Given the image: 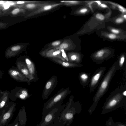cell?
I'll list each match as a JSON object with an SVG mask.
<instances>
[{
    "instance_id": "cell-22",
    "label": "cell",
    "mask_w": 126,
    "mask_h": 126,
    "mask_svg": "<svg viewBox=\"0 0 126 126\" xmlns=\"http://www.w3.org/2000/svg\"><path fill=\"white\" fill-rule=\"evenodd\" d=\"M125 57L124 55H122L118 61V68H123L125 62Z\"/></svg>"
},
{
    "instance_id": "cell-21",
    "label": "cell",
    "mask_w": 126,
    "mask_h": 126,
    "mask_svg": "<svg viewBox=\"0 0 126 126\" xmlns=\"http://www.w3.org/2000/svg\"><path fill=\"white\" fill-rule=\"evenodd\" d=\"M63 41V40H59L54 41L48 45V48H56L59 46Z\"/></svg>"
},
{
    "instance_id": "cell-10",
    "label": "cell",
    "mask_w": 126,
    "mask_h": 126,
    "mask_svg": "<svg viewBox=\"0 0 126 126\" xmlns=\"http://www.w3.org/2000/svg\"><path fill=\"white\" fill-rule=\"evenodd\" d=\"M64 5V4L61 2L56 3L53 2L45 5L37 10L32 12L28 16L30 17L35 16L52 9L59 6Z\"/></svg>"
},
{
    "instance_id": "cell-36",
    "label": "cell",
    "mask_w": 126,
    "mask_h": 126,
    "mask_svg": "<svg viewBox=\"0 0 126 126\" xmlns=\"http://www.w3.org/2000/svg\"><path fill=\"white\" fill-rule=\"evenodd\" d=\"M10 4H6L4 5V8L5 9L8 8L9 7Z\"/></svg>"
},
{
    "instance_id": "cell-25",
    "label": "cell",
    "mask_w": 126,
    "mask_h": 126,
    "mask_svg": "<svg viewBox=\"0 0 126 126\" xmlns=\"http://www.w3.org/2000/svg\"><path fill=\"white\" fill-rule=\"evenodd\" d=\"M61 51L62 52V56L63 58H64L66 61L68 62L69 60L68 57L64 50L63 49H61Z\"/></svg>"
},
{
    "instance_id": "cell-14",
    "label": "cell",
    "mask_w": 126,
    "mask_h": 126,
    "mask_svg": "<svg viewBox=\"0 0 126 126\" xmlns=\"http://www.w3.org/2000/svg\"><path fill=\"white\" fill-rule=\"evenodd\" d=\"M56 83V81L54 82L53 78H52L47 83L43 93L42 97L43 100L48 98L49 94H50V92L52 91V88L54 87V85Z\"/></svg>"
},
{
    "instance_id": "cell-23",
    "label": "cell",
    "mask_w": 126,
    "mask_h": 126,
    "mask_svg": "<svg viewBox=\"0 0 126 126\" xmlns=\"http://www.w3.org/2000/svg\"><path fill=\"white\" fill-rule=\"evenodd\" d=\"M50 126H66L63 122L60 121L59 119L54 121V123Z\"/></svg>"
},
{
    "instance_id": "cell-9",
    "label": "cell",
    "mask_w": 126,
    "mask_h": 126,
    "mask_svg": "<svg viewBox=\"0 0 126 126\" xmlns=\"http://www.w3.org/2000/svg\"><path fill=\"white\" fill-rule=\"evenodd\" d=\"M42 56L49 58L59 59L63 61H66L62 56L61 49H57L55 48H48L41 52Z\"/></svg>"
},
{
    "instance_id": "cell-20",
    "label": "cell",
    "mask_w": 126,
    "mask_h": 126,
    "mask_svg": "<svg viewBox=\"0 0 126 126\" xmlns=\"http://www.w3.org/2000/svg\"><path fill=\"white\" fill-rule=\"evenodd\" d=\"M70 43L69 41L67 39L63 40L61 44L58 47L54 48L57 49H63L65 50H67L70 49Z\"/></svg>"
},
{
    "instance_id": "cell-12",
    "label": "cell",
    "mask_w": 126,
    "mask_h": 126,
    "mask_svg": "<svg viewBox=\"0 0 126 126\" xmlns=\"http://www.w3.org/2000/svg\"><path fill=\"white\" fill-rule=\"evenodd\" d=\"M16 64L18 69L30 81L35 80L30 73L25 62L17 61Z\"/></svg>"
},
{
    "instance_id": "cell-40",
    "label": "cell",
    "mask_w": 126,
    "mask_h": 126,
    "mask_svg": "<svg viewBox=\"0 0 126 126\" xmlns=\"http://www.w3.org/2000/svg\"><path fill=\"white\" fill-rule=\"evenodd\" d=\"M95 2H97L98 5H100L101 4V2L99 1H96Z\"/></svg>"
},
{
    "instance_id": "cell-41",
    "label": "cell",
    "mask_w": 126,
    "mask_h": 126,
    "mask_svg": "<svg viewBox=\"0 0 126 126\" xmlns=\"http://www.w3.org/2000/svg\"><path fill=\"white\" fill-rule=\"evenodd\" d=\"M12 124H9L6 125L5 126H12Z\"/></svg>"
},
{
    "instance_id": "cell-38",
    "label": "cell",
    "mask_w": 126,
    "mask_h": 126,
    "mask_svg": "<svg viewBox=\"0 0 126 126\" xmlns=\"http://www.w3.org/2000/svg\"><path fill=\"white\" fill-rule=\"evenodd\" d=\"M100 6L103 8H106L107 7V6L106 5L104 4H101Z\"/></svg>"
},
{
    "instance_id": "cell-26",
    "label": "cell",
    "mask_w": 126,
    "mask_h": 126,
    "mask_svg": "<svg viewBox=\"0 0 126 126\" xmlns=\"http://www.w3.org/2000/svg\"><path fill=\"white\" fill-rule=\"evenodd\" d=\"M95 17L96 18L101 20H103L105 19V17L104 16L100 13L96 14Z\"/></svg>"
},
{
    "instance_id": "cell-45",
    "label": "cell",
    "mask_w": 126,
    "mask_h": 126,
    "mask_svg": "<svg viewBox=\"0 0 126 126\" xmlns=\"http://www.w3.org/2000/svg\"></svg>"
},
{
    "instance_id": "cell-28",
    "label": "cell",
    "mask_w": 126,
    "mask_h": 126,
    "mask_svg": "<svg viewBox=\"0 0 126 126\" xmlns=\"http://www.w3.org/2000/svg\"><path fill=\"white\" fill-rule=\"evenodd\" d=\"M21 48L20 46H15L12 47L11 49L12 51H16L19 50Z\"/></svg>"
},
{
    "instance_id": "cell-44",
    "label": "cell",
    "mask_w": 126,
    "mask_h": 126,
    "mask_svg": "<svg viewBox=\"0 0 126 126\" xmlns=\"http://www.w3.org/2000/svg\"></svg>"
},
{
    "instance_id": "cell-42",
    "label": "cell",
    "mask_w": 126,
    "mask_h": 126,
    "mask_svg": "<svg viewBox=\"0 0 126 126\" xmlns=\"http://www.w3.org/2000/svg\"><path fill=\"white\" fill-rule=\"evenodd\" d=\"M3 3V1H0V4L2 3Z\"/></svg>"
},
{
    "instance_id": "cell-39",
    "label": "cell",
    "mask_w": 126,
    "mask_h": 126,
    "mask_svg": "<svg viewBox=\"0 0 126 126\" xmlns=\"http://www.w3.org/2000/svg\"><path fill=\"white\" fill-rule=\"evenodd\" d=\"M2 73L0 69V78L2 79Z\"/></svg>"
},
{
    "instance_id": "cell-19",
    "label": "cell",
    "mask_w": 126,
    "mask_h": 126,
    "mask_svg": "<svg viewBox=\"0 0 126 126\" xmlns=\"http://www.w3.org/2000/svg\"><path fill=\"white\" fill-rule=\"evenodd\" d=\"M67 56L69 62L80 64L82 61V58L79 54L74 53H70L68 54Z\"/></svg>"
},
{
    "instance_id": "cell-15",
    "label": "cell",
    "mask_w": 126,
    "mask_h": 126,
    "mask_svg": "<svg viewBox=\"0 0 126 126\" xmlns=\"http://www.w3.org/2000/svg\"><path fill=\"white\" fill-rule=\"evenodd\" d=\"M50 59L53 61L65 67H82L83 66V65L81 64H78L70 62H66V61H63L58 58H52Z\"/></svg>"
},
{
    "instance_id": "cell-6",
    "label": "cell",
    "mask_w": 126,
    "mask_h": 126,
    "mask_svg": "<svg viewBox=\"0 0 126 126\" xmlns=\"http://www.w3.org/2000/svg\"><path fill=\"white\" fill-rule=\"evenodd\" d=\"M16 105L15 103L9 102L8 105L0 115V126H5L10 124L16 110Z\"/></svg>"
},
{
    "instance_id": "cell-43",
    "label": "cell",
    "mask_w": 126,
    "mask_h": 126,
    "mask_svg": "<svg viewBox=\"0 0 126 126\" xmlns=\"http://www.w3.org/2000/svg\"><path fill=\"white\" fill-rule=\"evenodd\" d=\"M124 17L125 18V19H126V15H125L124 16Z\"/></svg>"
},
{
    "instance_id": "cell-1",
    "label": "cell",
    "mask_w": 126,
    "mask_h": 126,
    "mask_svg": "<svg viewBox=\"0 0 126 126\" xmlns=\"http://www.w3.org/2000/svg\"><path fill=\"white\" fill-rule=\"evenodd\" d=\"M118 61H116L113 64L102 81L93 98V103L88 109V111L90 115H91L94 110L99 100L108 89L111 79L118 69Z\"/></svg>"
},
{
    "instance_id": "cell-13",
    "label": "cell",
    "mask_w": 126,
    "mask_h": 126,
    "mask_svg": "<svg viewBox=\"0 0 126 126\" xmlns=\"http://www.w3.org/2000/svg\"><path fill=\"white\" fill-rule=\"evenodd\" d=\"M9 92L6 91L2 93L0 98V115L8 105L9 103Z\"/></svg>"
},
{
    "instance_id": "cell-46",
    "label": "cell",
    "mask_w": 126,
    "mask_h": 126,
    "mask_svg": "<svg viewBox=\"0 0 126 126\" xmlns=\"http://www.w3.org/2000/svg\"></svg>"
},
{
    "instance_id": "cell-11",
    "label": "cell",
    "mask_w": 126,
    "mask_h": 126,
    "mask_svg": "<svg viewBox=\"0 0 126 126\" xmlns=\"http://www.w3.org/2000/svg\"><path fill=\"white\" fill-rule=\"evenodd\" d=\"M106 52L103 49L99 50L92 55L91 58L94 62L100 64L110 57L109 54Z\"/></svg>"
},
{
    "instance_id": "cell-37",
    "label": "cell",
    "mask_w": 126,
    "mask_h": 126,
    "mask_svg": "<svg viewBox=\"0 0 126 126\" xmlns=\"http://www.w3.org/2000/svg\"><path fill=\"white\" fill-rule=\"evenodd\" d=\"M122 94L124 96L126 97V90L123 91Z\"/></svg>"
},
{
    "instance_id": "cell-3",
    "label": "cell",
    "mask_w": 126,
    "mask_h": 126,
    "mask_svg": "<svg viewBox=\"0 0 126 126\" xmlns=\"http://www.w3.org/2000/svg\"><path fill=\"white\" fill-rule=\"evenodd\" d=\"M81 110V106L79 102H74L73 96H71L62 111L59 120L66 126H70L74 115L80 113Z\"/></svg>"
},
{
    "instance_id": "cell-34",
    "label": "cell",
    "mask_w": 126,
    "mask_h": 126,
    "mask_svg": "<svg viewBox=\"0 0 126 126\" xmlns=\"http://www.w3.org/2000/svg\"><path fill=\"white\" fill-rule=\"evenodd\" d=\"M115 124L116 126H126L124 124L119 122H116Z\"/></svg>"
},
{
    "instance_id": "cell-24",
    "label": "cell",
    "mask_w": 126,
    "mask_h": 126,
    "mask_svg": "<svg viewBox=\"0 0 126 126\" xmlns=\"http://www.w3.org/2000/svg\"><path fill=\"white\" fill-rule=\"evenodd\" d=\"M12 126H22L17 116L16 117L13 122L12 123Z\"/></svg>"
},
{
    "instance_id": "cell-27",
    "label": "cell",
    "mask_w": 126,
    "mask_h": 126,
    "mask_svg": "<svg viewBox=\"0 0 126 126\" xmlns=\"http://www.w3.org/2000/svg\"><path fill=\"white\" fill-rule=\"evenodd\" d=\"M21 93L22 94L24 95L27 99L29 98V96L27 90L24 88H22Z\"/></svg>"
},
{
    "instance_id": "cell-4",
    "label": "cell",
    "mask_w": 126,
    "mask_h": 126,
    "mask_svg": "<svg viewBox=\"0 0 126 126\" xmlns=\"http://www.w3.org/2000/svg\"><path fill=\"white\" fill-rule=\"evenodd\" d=\"M70 92L69 89L67 88L55 95L47 101L43 106L42 115L45 114L54 109L61 107L62 105L63 100Z\"/></svg>"
},
{
    "instance_id": "cell-16",
    "label": "cell",
    "mask_w": 126,
    "mask_h": 126,
    "mask_svg": "<svg viewBox=\"0 0 126 126\" xmlns=\"http://www.w3.org/2000/svg\"><path fill=\"white\" fill-rule=\"evenodd\" d=\"M25 109V106L22 107L17 115L18 120L22 126H25L27 121Z\"/></svg>"
},
{
    "instance_id": "cell-32",
    "label": "cell",
    "mask_w": 126,
    "mask_h": 126,
    "mask_svg": "<svg viewBox=\"0 0 126 126\" xmlns=\"http://www.w3.org/2000/svg\"><path fill=\"white\" fill-rule=\"evenodd\" d=\"M20 9L18 8H16L14 9L12 12V13L13 14L15 15L16 14L20 11Z\"/></svg>"
},
{
    "instance_id": "cell-33",
    "label": "cell",
    "mask_w": 126,
    "mask_h": 126,
    "mask_svg": "<svg viewBox=\"0 0 126 126\" xmlns=\"http://www.w3.org/2000/svg\"><path fill=\"white\" fill-rule=\"evenodd\" d=\"M111 32L113 33L116 34H118L119 33V31L117 29H113L111 30Z\"/></svg>"
},
{
    "instance_id": "cell-8",
    "label": "cell",
    "mask_w": 126,
    "mask_h": 126,
    "mask_svg": "<svg viewBox=\"0 0 126 126\" xmlns=\"http://www.w3.org/2000/svg\"><path fill=\"white\" fill-rule=\"evenodd\" d=\"M8 72L10 76L17 81L26 82L29 85L30 81L16 67L12 66L9 70Z\"/></svg>"
},
{
    "instance_id": "cell-18",
    "label": "cell",
    "mask_w": 126,
    "mask_h": 126,
    "mask_svg": "<svg viewBox=\"0 0 126 126\" xmlns=\"http://www.w3.org/2000/svg\"><path fill=\"white\" fill-rule=\"evenodd\" d=\"M79 79L81 84L85 87L87 86L90 81V74L85 72H81L79 74Z\"/></svg>"
},
{
    "instance_id": "cell-2",
    "label": "cell",
    "mask_w": 126,
    "mask_h": 126,
    "mask_svg": "<svg viewBox=\"0 0 126 126\" xmlns=\"http://www.w3.org/2000/svg\"><path fill=\"white\" fill-rule=\"evenodd\" d=\"M123 91L120 89H116L109 95L102 107V114L111 112L124 105L126 97L123 95Z\"/></svg>"
},
{
    "instance_id": "cell-17",
    "label": "cell",
    "mask_w": 126,
    "mask_h": 126,
    "mask_svg": "<svg viewBox=\"0 0 126 126\" xmlns=\"http://www.w3.org/2000/svg\"><path fill=\"white\" fill-rule=\"evenodd\" d=\"M30 73L34 79L37 78L36 72L34 64L29 59L26 58L25 61Z\"/></svg>"
},
{
    "instance_id": "cell-7",
    "label": "cell",
    "mask_w": 126,
    "mask_h": 126,
    "mask_svg": "<svg viewBox=\"0 0 126 126\" xmlns=\"http://www.w3.org/2000/svg\"><path fill=\"white\" fill-rule=\"evenodd\" d=\"M106 70L105 67H101L97 69L92 76L90 81L89 89L90 92H93L97 87Z\"/></svg>"
},
{
    "instance_id": "cell-5",
    "label": "cell",
    "mask_w": 126,
    "mask_h": 126,
    "mask_svg": "<svg viewBox=\"0 0 126 126\" xmlns=\"http://www.w3.org/2000/svg\"><path fill=\"white\" fill-rule=\"evenodd\" d=\"M65 105L58 108H55L43 115L40 122L37 126H50L57 119H59L61 112L64 108Z\"/></svg>"
},
{
    "instance_id": "cell-31",
    "label": "cell",
    "mask_w": 126,
    "mask_h": 126,
    "mask_svg": "<svg viewBox=\"0 0 126 126\" xmlns=\"http://www.w3.org/2000/svg\"><path fill=\"white\" fill-rule=\"evenodd\" d=\"M124 20L122 18H119L117 19L115 21L117 23H119L123 22Z\"/></svg>"
},
{
    "instance_id": "cell-30",
    "label": "cell",
    "mask_w": 126,
    "mask_h": 126,
    "mask_svg": "<svg viewBox=\"0 0 126 126\" xmlns=\"http://www.w3.org/2000/svg\"><path fill=\"white\" fill-rule=\"evenodd\" d=\"M117 6L120 11L123 12H126V9L122 6L118 5Z\"/></svg>"
},
{
    "instance_id": "cell-35",
    "label": "cell",
    "mask_w": 126,
    "mask_h": 126,
    "mask_svg": "<svg viewBox=\"0 0 126 126\" xmlns=\"http://www.w3.org/2000/svg\"><path fill=\"white\" fill-rule=\"evenodd\" d=\"M88 10L86 8H84L80 9V12L82 13H86Z\"/></svg>"
},
{
    "instance_id": "cell-29",
    "label": "cell",
    "mask_w": 126,
    "mask_h": 126,
    "mask_svg": "<svg viewBox=\"0 0 126 126\" xmlns=\"http://www.w3.org/2000/svg\"><path fill=\"white\" fill-rule=\"evenodd\" d=\"M109 38L111 39H114L116 38V35L114 34L110 33L108 35Z\"/></svg>"
}]
</instances>
